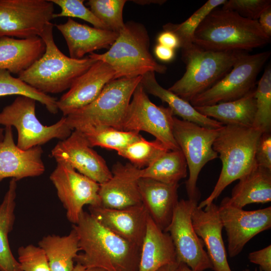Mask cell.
<instances>
[{"mask_svg": "<svg viewBox=\"0 0 271 271\" xmlns=\"http://www.w3.org/2000/svg\"><path fill=\"white\" fill-rule=\"evenodd\" d=\"M194 208L192 221L197 234L204 242L214 271H232L227 259L222 236L223 226L218 206L213 202L204 208Z\"/></svg>", "mask_w": 271, "mask_h": 271, "instance_id": "obj_21", "label": "cell"}, {"mask_svg": "<svg viewBox=\"0 0 271 271\" xmlns=\"http://www.w3.org/2000/svg\"><path fill=\"white\" fill-rule=\"evenodd\" d=\"M141 84L146 92L167 103L174 115L179 116L182 120L210 128H219L223 126L220 122L201 114L189 102L161 86L156 79L155 72H149L143 75Z\"/></svg>", "mask_w": 271, "mask_h": 271, "instance_id": "obj_27", "label": "cell"}, {"mask_svg": "<svg viewBox=\"0 0 271 271\" xmlns=\"http://www.w3.org/2000/svg\"><path fill=\"white\" fill-rule=\"evenodd\" d=\"M139 186L142 204L156 225L165 231L179 202V184H168L141 178Z\"/></svg>", "mask_w": 271, "mask_h": 271, "instance_id": "obj_22", "label": "cell"}, {"mask_svg": "<svg viewBox=\"0 0 271 271\" xmlns=\"http://www.w3.org/2000/svg\"><path fill=\"white\" fill-rule=\"evenodd\" d=\"M89 213L102 226L141 247L149 215L142 204L122 209L89 206Z\"/></svg>", "mask_w": 271, "mask_h": 271, "instance_id": "obj_19", "label": "cell"}, {"mask_svg": "<svg viewBox=\"0 0 271 271\" xmlns=\"http://www.w3.org/2000/svg\"><path fill=\"white\" fill-rule=\"evenodd\" d=\"M256 111L252 127L262 133L271 131V67L265 68L254 89Z\"/></svg>", "mask_w": 271, "mask_h": 271, "instance_id": "obj_35", "label": "cell"}, {"mask_svg": "<svg viewBox=\"0 0 271 271\" xmlns=\"http://www.w3.org/2000/svg\"><path fill=\"white\" fill-rule=\"evenodd\" d=\"M50 179L66 210L67 219L73 224L77 222L84 206L100 205L99 184L78 173L69 165L57 163Z\"/></svg>", "mask_w": 271, "mask_h": 271, "instance_id": "obj_14", "label": "cell"}, {"mask_svg": "<svg viewBox=\"0 0 271 271\" xmlns=\"http://www.w3.org/2000/svg\"><path fill=\"white\" fill-rule=\"evenodd\" d=\"M76 130L83 134L91 148L98 146L117 152L142 137L140 133L120 130L104 125L84 126Z\"/></svg>", "mask_w": 271, "mask_h": 271, "instance_id": "obj_32", "label": "cell"}, {"mask_svg": "<svg viewBox=\"0 0 271 271\" xmlns=\"http://www.w3.org/2000/svg\"><path fill=\"white\" fill-rule=\"evenodd\" d=\"M228 204L242 209L252 203L271 201V170L256 166L239 179L232 190L231 197L223 199Z\"/></svg>", "mask_w": 271, "mask_h": 271, "instance_id": "obj_26", "label": "cell"}, {"mask_svg": "<svg viewBox=\"0 0 271 271\" xmlns=\"http://www.w3.org/2000/svg\"><path fill=\"white\" fill-rule=\"evenodd\" d=\"M179 262L177 261L166 264L161 267L158 271H177Z\"/></svg>", "mask_w": 271, "mask_h": 271, "instance_id": "obj_46", "label": "cell"}, {"mask_svg": "<svg viewBox=\"0 0 271 271\" xmlns=\"http://www.w3.org/2000/svg\"><path fill=\"white\" fill-rule=\"evenodd\" d=\"M157 41L158 44L175 50L180 47V44L178 37L172 32L164 31L159 34Z\"/></svg>", "mask_w": 271, "mask_h": 271, "instance_id": "obj_43", "label": "cell"}, {"mask_svg": "<svg viewBox=\"0 0 271 271\" xmlns=\"http://www.w3.org/2000/svg\"><path fill=\"white\" fill-rule=\"evenodd\" d=\"M270 56V51L246 53L219 81L189 102L194 107L209 106L239 99L255 87L258 74Z\"/></svg>", "mask_w": 271, "mask_h": 271, "instance_id": "obj_10", "label": "cell"}, {"mask_svg": "<svg viewBox=\"0 0 271 271\" xmlns=\"http://www.w3.org/2000/svg\"><path fill=\"white\" fill-rule=\"evenodd\" d=\"M36 102L31 98L18 96L0 112V124L16 128L17 145L23 150L41 146L54 139L64 140L73 130L64 116L52 125H44L36 116Z\"/></svg>", "mask_w": 271, "mask_h": 271, "instance_id": "obj_8", "label": "cell"}, {"mask_svg": "<svg viewBox=\"0 0 271 271\" xmlns=\"http://www.w3.org/2000/svg\"><path fill=\"white\" fill-rule=\"evenodd\" d=\"M181 49L186 71L168 90L188 102L222 78L246 53L207 50L194 43Z\"/></svg>", "mask_w": 271, "mask_h": 271, "instance_id": "obj_5", "label": "cell"}, {"mask_svg": "<svg viewBox=\"0 0 271 271\" xmlns=\"http://www.w3.org/2000/svg\"><path fill=\"white\" fill-rule=\"evenodd\" d=\"M141 78H120L110 81L93 102L65 116L68 125L72 130L104 125L122 130L126 110Z\"/></svg>", "mask_w": 271, "mask_h": 271, "instance_id": "obj_7", "label": "cell"}, {"mask_svg": "<svg viewBox=\"0 0 271 271\" xmlns=\"http://www.w3.org/2000/svg\"><path fill=\"white\" fill-rule=\"evenodd\" d=\"M57 163L66 164L81 174L100 184L112 176L104 159L88 144L83 134L74 129L66 139L59 141L51 150Z\"/></svg>", "mask_w": 271, "mask_h": 271, "instance_id": "obj_16", "label": "cell"}, {"mask_svg": "<svg viewBox=\"0 0 271 271\" xmlns=\"http://www.w3.org/2000/svg\"><path fill=\"white\" fill-rule=\"evenodd\" d=\"M262 132L253 127L224 125L219 131L213 148L222 163V169L211 194L197 206L204 208L213 202L232 182L249 173L256 166L255 153Z\"/></svg>", "mask_w": 271, "mask_h": 271, "instance_id": "obj_3", "label": "cell"}, {"mask_svg": "<svg viewBox=\"0 0 271 271\" xmlns=\"http://www.w3.org/2000/svg\"><path fill=\"white\" fill-rule=\"evenodd\" d=\"M243 271H250V270L249 269H248V268H246V269H244ZM255 271H257L256 269H255ZM259 271H262V270L261 269H259Z\"/></svg>", "mask_w": 271, "mask_h": 271, "instance_id": "obj_50", "label": "cell"}, {"mask_svg": "<svg viewBox=\"0 0 271 271\" xmlns=\"http://www.w3.org/2000/svg\"><path fill=\"white\" fill-rule=\"evenodd\" d=\"M54 12L50 0H0V38L40 37Z\"/></svg>", "mask_w": 271, "mask_h": 271, "instance_id": "obj_12", "label": "cell"}, {"mask_svg": "<svg viewBox=\"0 0 271 271\" xmlns=\"http://www.w3.org/2000/svg\"><path fill=\"white\" fill-rule=\"evenodd\" d=\"M5 129L0 128V143L3 141L4 137Z\"/></svg>", "mask_w": 271, "mask_h": 271, "instance_id": "obj_49", "label": "cell"}, {"mask_svg": "<svg viewBox=\"0 0 271 271\" xmlns=\"http://www.w3.org/2000/svg\"><path fill=\"white\" fill-rule=\"evenodd\" d=\"M156 57L160 61L168 62L173 60L175 57V50L173 49L157 44L154 50Z\"/></svg>", "mask_w": 271, "mask_h": 271, "instance_id": "obj_45", "label": "cell"}, {"mask_svg": "<svg viewBox=\"0 0 271 271\" xmlns=\"http://www.w3.org/2000/svg\"><path fill=\"white\" fill-rule=\"evenodd\" d=\"M73 271H105L103 269L97 268L86 267L79 263H76L75 265Z\"/></svg>", "mask_w": 271, "mask_h": 271, "instance_id": "obj_47", "label": "cell"}, {"mask_svg": "<svg viewBox=\"0 0 271 271\" xmlns=\"http://www.w3.org/2000/svg\"><path fill=\"white\" fill-rule=\"evenodd\" d=\"M270 5V0H229L222 5V9L234 11L250 20H257L261 12Z\"/></svg>", "mask_w": 271, "mask_h": 271, "instance_id": "obj_40", "label": "cell"}, {"mask_svg": "<svg viewBox=\"0 0 271 271\" xmlns=\"http://www.w3.org/2000/svg\"><path fill=\"white\" fill-rule=\"evenodd\" d=\"M226 0H208L189 18L180 24L168 23L164 31L173 33L178 38L181 48L193 43L194 34L200 24L213 10L222 5Z\"/></svg>", "mask_w": 271, "mask_h": 271, "instance_id": "obj_36", "label": "cell"}, {"mask_svg": "<svg viewBox=\"0 0 271 271\" xmlns=\"http://www.w3.org/2000/svg\"><path fill=\"white\" fill-rule=\"evenodd\" d=\"M175 247L169 234L148 216L146 234L141 247L138 271H158L176 261Z\"/></svg>", "mask_w": 271, "mask_h": 271, "instance_id": "obj_25", "label": "cell"}, {"mask_svg": "<svg viewBox=\"0 0 271 271\" xmlns=\"http://www.w3.org/2000/svg\"><path fill=\"white\" fill-rule=\"evenodd\" d=\"M270 42L257 20L240 16L236 12L215 9L196 29L193 43L203 49L216 51H249Z\"/></svg>", "mask_w": 271, "mask_h": 271, "instance_id": "obj_2", "label": "cell"}, {"mask_svg": "<svg viewBox=\"0 0 271 271\" xmlns=\"http://www.w3.org/2000/svg\"><path fill=\"white\" fill-rule=\"evenodd\" d=\"M254 89L236 100L194 107L201 114L223 125L252 127L256 111Z\"/></svg>", "mask_w": 271, "mask_h": 271, "instance_id": "obj_28", "label": "cell"}, {"mask_svg": "<svg viewBox=\"0 0 271 271\" xmlns=\"http://www.w3.org/2000/svg\"><path fill=\"white\" fill-rule=\"evenodd\" d=\"M45 45L38 36L16 39L0 38V69L9 71L18 76L41 57Z\"/></svg>", "mask_w": 271, "mask_h": 271, "instance_id": "obj_24", "label": "cell"}, {"mask_svg": "<svg viewBox=\"0 0 271 271\" xmlns=\"http://www.w3.org/2000/svg\"><path fill=\"white\" fill-rule=\"evenodd\" d=\"M12 95L28 97L39 101L52 114L59 111L55 97L39 91L19 77H13L9 71L0 69V97Z\"/></svg>", "mask_w": 271, "mask_h": 271, "instance_id": "obj_33", "label": "cell"}, {"mask_svg": "<svg viewBox=\"0 0 271 271\" xmlns=\"http://www.w3.org/2000/svg\"><path fill=\"white\" fill-rule=\"evenodd\" d=\"M55 26L65 40L70 57L76 59L96 50L109 49L119 34L81 24L70 18L66 23Z\"/></svg>", "mask_w": 271, "mask_h": 271, "instance_id": "obj_23", "label": "cell"}, {"mask_svg": "<svg viewBox=\"0 0 271 271\" xmlns=\"http://www.w3.org/2000/svg\"><path fill=\"white\" fill-rule=\"evenodd\" d=\"M150 38L145 27L127 22L107 51L89 56L106 62L116 72L117 78L142 76L149 72L164 74L167 67L158 63L150 52Z\"/></svg>", "mask_w": 271, "mask_h": 271, "instance_id": "obj_6", "label": "cell"}, {"mask_svg": "<svg viewBox=\"0 0 271 271\" xmlns=\"http://www.w3.org/2000/svg\"><path fill=\"white\" fill-rule=\"evenodd\" d=\"M250 262L258 264L262 271H271V245L248 254Z\"/></svg>", "mask_w": 271, "mask_h": 271, "instance_id": "obj_42", "label": "cell"}, {"mask_svg": "<svg viewBox=\"0 0 271 271\" xmlns=\"http://www.w3.org/2000/svg\"><path fill=\"white\" fill-rule=\"evenodd\" d=\"M258 23L263 32L269 37H271V5L265 8L260 14L257 20Z\"/></svg>", "mask_w": 271, "mask_h": 271, "instance_id": "obj_44", "label": "cell"}, {"mask_svg": "<svg viewBox=\"0 0 271 271\" xmlns=\"http://www.w3.org/2000/svg\"><path fill=\"white\" fill-rule=\"evenodd\" d=\"M42 154L41 146L27 150L20 149L14 142L12 127H5L0 143V181L7 178L17 181L41 176L45 171Z\"/></svg>", "mask_w": 271, "mask_h": 271, "instance_id": "obj_18", "label": "cell"}, {"mask_svg": "<svg viewBox=\"0 0 271 271\" xmlns=\"http://www.w3.org/2000/svg\"><path fill=\"white\" fill-rule=\"evenodd\" d=\"M50 23L40 37L45 45L40 58L19 75V77L39 91L48 94L62 92L69 89L74 81L97 60L89 56L76 59L63 54L56 45Z\"/></svg>", "mask_w": 271, "mask_h": 271, "instance_id": "obj_4", "label": "cell"}, {"mask_svg": "<svg viewBox=\"0 0 271 271\" xmlns=\"http://www.w3.org/2000/svg\"><path fill=\"white\" fill-rule=\"evenodd\" d=\"M220 128L205 127L174 117L173 136L189 169V178L185 183L189 199L198 202L201 197L197 186L199 174L208 162L218 158L213 144Z\"/></svg>", "mask_w": 271, "mask_h": 271, "instance_id": "obj_9", "label": "cell"}, {"mask_svg": "<svg viewBox=\"0 0 271 271\" xmlns=\"http://www.w3.org/2000/svg\"><path fill=\"white\" fill-rule=\"evenodd\" d=\"M18 254L21 271H51L46 253L39 246H22Z\"/></svg>", "mask_w": 271, "mask_h": 271, "instance_id": "obj_39", "label": "cell"}, {"mask_svg": "<svg viewBox=\"0 0 271 271\" xmlns=\"http://www.w3.org/2000/svg\"><path fill=\"white\" fill-rule=\"evenodd\" d=\"M177 271H195L183 262H179Z\"/></svg>", "mask_w": 271, "mask_h": 271, "instance_id": "obj_48", "label": "cell"}, {"mask_svg": "<svg viewBox=\"0 0 271 271\" xmlns=\"http://www.w3.org/2000/svg\"><path fill=\"white\" fill-rule=\"evenodd\" d=\"M17 181L12 179L0 204V271H21L12 253L8 239L15 221Z\"/></svg>", "mask_w": 271, "mask_h": 271, "instance_id": "obj_30", "label": "cell"}, {"mask_svg": "<svg viewBox=\"0 0 271 271\" xmlns=\"http://www.w3.org/2000/svg\"><path fill=\"white\" fill-rule=\"evenodd\" d=\"M111 172V178L99 184L100 205L122 209L141 204L139 186L140 169L130 163L117 162L113 165Z\"/></svg>", "mask_w": 271, "mask_h": 271, "instance_id": "obj_20", "label": "cell"}, {"mask_svg": "<svg viewBox=\"0 0 271 271\" xmlns=\"http://www.w3.org/2000/svg\"><path fill=\"white\" fill-rule=\"evenodd\" d=\"M117 79L115 71L107 63L97 60L78 76L68 91L57 101V106L64 116L93 102L105 86Z\"/></svg>", "mask_w": 271, "mask_h": 271, "instance_id": "obj_17", "label": "cell"}, {"mask_svg": "<svg viewBox=\"0 0 271 271\" xmlns=\"http://www.w3.org/2000/svg\"><path fill=\"white\" fill-rule=\"evenodd\" d=\"M198 202L188 199L179 201L171 221L165 230L173 241L176 260L195 271L212 269V265L204 249L202 239L195 232L192 215Z\"/></svg>", "mask_w": 271, "mask_h": 271, "instance_id": "obj_13", "label": "cell"}, {"mask_svg": "<svg viewBox=\"0 0 271 271\" xmlns=\"http://www.w3.org/2000/svg\"><path fill=\"white\" fill-rule=\"evenodd\" d=\"M125 0H89L87 5L92 13L108 29L119 33L123 28L122 12Z\"/></svg>", "mask_w": 271, "mask_h": 271, "instance_id": "obj_37", "label": "cell"}, {"mask_svg": "<svg viewBox=\"0 0 271 271\" xmlns=\"http://www.w3.org/2000/svg\"><path fill=\"white\" fill-rule=\"evenodd\" d=\"M255 160L257 166L271 170V134L262 133L256 148Z\"/></svg>", "mask_w": 271, "mask_h": 271, "instance_id": "obj_41", "label": "cell"}, {"mask_svg": "<svg viewBox=\"0 0 271 271\" xmlns=\"http://www.w3.org/2000/svg\"><path fill=\"white\" fill-rule=\"evenodd\" d=\"M218 213L227 236L230 257L239 254L246 244L257 234L271 227V207L252 211L233 207L222 199Z\"/></svg>", "mask_w": 271, "mask_h": 271, "instance_id": "obj_15", "label": "cell"}, {"mask_svg": "<svg viewBox=\"0 0 271 271\" xmlns=\"http://www.w3.org/2000/svg\"><path fill=\"white\" fill-rule=\"evenodd\" d=\"M38 246L44 250L51 271H73L75 258L80 251L78 235L73 228L66 235L44 236Z\"/></svg>", "mask_w": 271, "mask_h": 271, "instance_id": "obj_29", "label": "cell"}, {"mask_svg": "<svg viewBox=\"0 0 271 271\" xmlns=\"http://www.w3.org/2000/svg\"><path fill=\"white\" fill-rule=\"evenodd\" d=\"M174 116L169 107L157 106L150 100L140 82L126 110L122 130L137 133L146 131L170 150H179L173 133Z\"/></svg>", "mask_w": 271, "mask_h": 271, "instance_id": "obj_11", "label": "cell"}, {"mask_svg": "<svg viewBox=\"0 0 271 271\" xmlns=\"http://www.w3.org/2000/svg\"><path fill=\"white\" fill-rule=\"evenodd\" d=\"M187 169L186 161L181 150H169L148 167L140 169V177L168 184H178L187 177Z\"/></svg>", "mask_w": 271, "mask_h": 271, "instance_id": "obj_31", "label": "cell"}, {"mask_svg": "<svg viewBox=\"0 0 271 271\" xmlns=\"http://www.w3.org/2000/svg\"><path fill=\"white\" fill-rule=\"evenodd\" d=\"M169 150L160 141L156 139L148 141L142 136L117 152L119 156L128 159L134 166L143 169Z\"/></svg>", "mask_w": 271, "mask_h": 271, "instance_id": "obj_34", "label": "cell"}, {"mask_svg": "<svg viewBox=\"0 0 271 271\" xmlns=\"http://www.w3.org/2000/svg\"><path fill=\"white\" fill-rule=\"evenodd\" d=\"M61 8V12L54 13L53 19L67 17L77 18L84 20L94 27L109 30L106 26L100 21L84 4L83 0H50Z\"/></svg>", "mask_w": 271, "mask_h": 271, "instance_id": "obj_38", "label": "cell"}, {"mask_svg": "<svg viewBox=\"0 0 271 271\" xmlns=\"http://www.w3.org/2000/svg\"><path fill=\"white\" fill-rule=\"evenodd\" d=\"M72 228L82 251L76 263L105 271H138L141 247L104 227L89 212L83 211Z\"/></svg>", "mask_w": 271, "mask_h": 271, "instance_id": "obj_1", "label": "cell"}]
</instances>
